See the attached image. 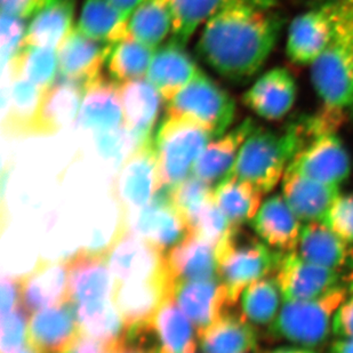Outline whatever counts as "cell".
<instances>
[{
  "mask_svg": "<svg viewBox=\"0 0 353 353\" xmlns=\"http://www.w3.org/2000/svg\"><path fill=\"white\" fill-rule=\"evenodd\" d=\"M283 23L278 14L262 7H228L205 24L196 41V54L221 77L245 81L263 68Z\"/></svg>",
  "mask_w": 353,
  "mask_h": 353,
  "instance_id": "cell-1",
  "label": "cell"
},
{
  "mask_svg": "<svg viewBox=\"0 0 353 353\" xmlns=\"http://www.w3.org/2000/svg\"><path fill=\"white\" fill-rule=\"evenodd\" d=\"M307 143L302 117L283 133L256 127L243 144L227 176L248 182L268 194L283 179L290 161Z\"/></svg>",
  "mask_w": 353,
  "mask_h": 353,
  "instance_id": "cell-2",
  "label": "cell"
},
{
  "mask_svg": "<svg viewBox=\"0 0 353 353\" xmlns=\"http://www.w3.org/2000/svg\"><path fill=\"white\" fill-rule=\"evenodd\" d=\"M334 36L311 69L314 90L325 107L353 109V8L351 0H328Z\"/></svg>",
  "mask_w": 353,
  "mask_h": 353,
  "instance_id": "cell-3",
  "label": "cell"
},
{
  "mask_svg": "<svg viewBox=\"0 0 353 353\" xmlns=\"http://www.w3.org/2000/svg\"><path fill=\"white\" fill-rule=\"evenodd\" d=\"M283 254L245 234L240 227L217 245V278L227 290L231 307L247 287L276 270Z\"/></svg>",
  "mask_w": 353,
  "mask_h": 353,
  "instance_id": "cell-4",
  "label": "cell"
},
{
  "mask_svg": "<svg viewBox=\"0 0 353 353\" xmlns=\"http://www.w3.org/2000/svg\"><path fill=\"white\" fill-rule=\"evenodd\" d=\"M212 140L214 137L198 123L165 116L154 135L160 190H170L190 177Z\"/></svg>",
  "mask_w": 353,
  "mask_h": 353,
  "instance_id": "cell-5",
  "label": "cell"
},
{
  "mask_svg": "<svg viewBox=\"0 0 353 353\" xmlns=\"http://www.w3.org/2000/svg\"><path fill=\"white\" fill-rule=\"evenodd\" d=\"M165 116L191 120L216 139L227 133L234 123L236 102L227 90L200 70L192 81L166 104Z\"/></svg>",
  "mask_w": 353,
  "mask_h": 353,
  "instance_id": "cell-6",
  "label": "cell"
},
{
  "mask_svg": "<svg viewBox=\"0 0 353 353\" xmlns=\"http://www.w3.org/2000/svg\"><path fill=\"white\" fill-rule=\"evenodd\" d=\"M347 293V286H339L314 300L286 302L271 325V332L305 347L323 343L330 334V319L344 303Z\"/></svg>",
  "mask_w": 353,
  "mask_h": 353,
  "instance_id": "cell-7",
  "label": "cell"
},
{
  "mask_svg": "<svg viewBox=\"0 0 353 353\" xmlns=\"http://www.w3.org/2000/svg\"><path fill=\"white\" fill-rule=\"evenodd\" d=\"M160 190L154 137L135 148L120 168L114 183L116 199L126 220L143 210Z\"/></svg>",
  "mask_w": 353,
  "mask_h": 353,
  "instance_id": "cell-8",
  "label": "cell"
},
{
  "mask_svg": "<svg viewBox=\"0 0 353 353\" xmlns=\"http://www.w3.org/2000/svg\"><path fill=\"white\" fill-rule=\"evenodd\" d=\"M107 257L116 285L141 283L167 272L165 253L123 225L108 247Z\"/></svg>",
  "mask_w": 353,
  "mask_h": 353,
  "instance_id": "cell-9",
  "label": "cell"
},
{
  "mask_svg": "<svg viewBox=\"0 0 353 353\" xmlns=\"http://www.w3.org/2000/svg\"><path fill=\"white\" fill-rule=\"evenodd\" d=\"M119 225L147 240L166 254L170 248L190 236L187 221L175 208L168 190L158 191L147 207L126 220H120Z\"/></svg>",
  "mask_w": 353,
  "mask_h": 353,
  "instance_id": "cell-10",
  "label": "cell"
},
{
  "mask_svg": "<svg viewBox=\"0 0 353 353\" xmlns=\"http://www.w3.org/2000/svg\"><path fill=\"white\" fill-rule=\"evenodd\" d=\"M287 170L320 183L339 187L350 175L351 159L340 137L336 134H328L304 145Z\"/></svg>",
  "mask_w": 353,
  "mask_h": 353,
  "instance_id": "cell-11",
  "label": "cell"
},
{
  "mask_svg": "<svg viewBox=\"0 0 353 353\" xmlns=\"http://www.w3.org/2000/svg\"><path fill=\"white\" fill-rule=\"evenodd\" d=\"M334 36V14L330 1L297 15L287 34V57L294 64L307 65L325 52Z\"/></svg>",
  "mask_w": 353,
  "mask_h": 353,
  "instance_id": "cell-12",
  "label": "cell"
},
{
  "mask_svg": "<svg viewBox=\"0 0 353 353\" xmlns=\"http://www.w3.org/2000/svg\"><path fill=\"white\" fill-rule=\"evenodd\" d=\"M276 271V283L286 302L314 300L339 287V271L307 262L294 250L283 254Z\"/></svg>",
  "mask_w": 353,
  "mask_h": 353,
  "instance_id": "cell-13",
  "label": "cell"
},
{
  "mask_svg": "<svg viewBox=\"0 0 353 353\" xmlns=\"http://www.w3.org/2000/svg\"><path fill=\"white\" fill-rule=\"evenodd\" d=\"M68 267L71 303L112 299L116 283L108 263L107 250H80L68 260Z\"/></svg>",
  "mask_w": 353,
  "mask_h": 353,
  "instance_id": "cell-14",
  "label": "cell"
},
{
  "mask_svg": "<svg viewBox=\"0 0 353 353\" xmlns=\"http://www.w3.org/2000/svg\"><path fill=\"white\" fill-rule=\"evenodd\" d=\"M119 90L123 128L133 141L134 147H140L154 137L163 97L147 78L120 83Z\"/></svg>",
  "mask_w": 353,
  "mask_h": 353,
  "instance_id": "cell-15",
  "label": "cell"
},
{
  "mask_svg": "<svg viewBox=\"0 0 353 353\" xmlns=\"http://www.w3.org/2000/svg\"><path fill=\"white\" fill-rule=\"evenodd\" d=\"M297 85L286 68L267 71L243 95V103L259 117L278 121L286 117L296 101Z\"/></svg>",
  "mask_w": 353,
  "mask_h": 353,
  "instance_id": "cell-16",
  "label": "cell"
},
{
  "mask_svg": "<svg viewBox=\"0 0 353 353\" xmlns=\"http://www.w3.org/2000/svg\"><path fill=\"white\" fill-rule=\"evenodd\" d=\"M173 297L185 316L194 323L198 336L232 307L227 290L219 278L176 283Z\"/></svg>",
  "mask_w": 353,
  "mask_h": 353,
  "instance_id": "cell-17",
  "label": "cell"
},
{
  "mask_svg": "<svg viewBox=\"0 0 353 353\" xmlns=\"http://www.w3.org/2000/svg\"><path fill=\"white\" fill-rule=\"evenodd\" d=\"M80 335L76 307L67 302L32 314L28 344L41 353H64Z\"/></svg>",
  "mask_w": 353,
  "mask_h": 353,
  "instance_id": "cell-18",
  "label": "cell"
},
{
  "mask_svg": "<svg viewBox=\"0 0 353 353\" xmlns=\"http://www.w3.org/2000/svg\"><path fill=\"white\" fill-rule=\"evenodd\" d=\"M20 283L21 303L28 312L70 302L68 260H40Z\"/></svg>",
  "mask_w": 353,
  "mask_h": 353,
  "instance_id": "cell-19",
  "label": "cell"
},
{
  "mask_svg": "<svg viewBox=\"0 0 353 353\" xmlns=\"http://www.w3.org/2000/svg\"><path fill=\"white\" fill-rule=\"evenodd\" d=\"M174 287L168 272L141 283H117L112 300L125 328L152 319L163 302L173 296Z\"/></svg>",
  "mask_w": 353,
  "mask_h": 353,
  "instance_id": "cell-20",
  "label": "cell"
},
{
  "mask_svg": "<svg viewBox=\"0 0 353 353\" xmlns=\"http://www.w3.org/2000/svg\"><path fill=\"white\" fill-rule=\"evenodd\" d=\"M112 47V43L92 39L74 28L59 50V76L90 85L101 77Z\"/></svg>",
  "mask_w": 353,
  "mask_h": 353,
  "instance_id": "cell-21",
  "label": "cell"
},
{
  "mask_svg": "<svg viewBox=\"0 0 353 353\" xmlns=\"http://www.w3.org/2000/svg\"><path fill=\"white\" fill-rule=\"evenodd\" d=\"M199 71L185 46L172 38L154 52L147 78L167 104L192 81Z\"/></svg>",
  "mask_w": 353,
  "mask_h": 353,
  "instance_id": "cell-22",
  "label": "cell"
},
{
  "mask_svg": "<svg viewBox=\"0 0 353 353\" xmlns=\"http://www.w3.org/2000/svg\"><path fill=\"white\" fill-rule=\"evenodd\" d=\"M80 125L97 137L123 127L119 85L101 76L87 87L79 114Z\"/></svg>",
  "mask_w": 353,
  "mask_h": 353,
  "instance_id": "cell-23",
  "label": "cell"
},
{
  "mask_svg": "<svg viewBox=\"0 0 353 353\" xmlns=\"http://www.w3.org/2000/svg\"><path fill=\"white\" fill-rule=\"evenodd\" d=\"M283 196L300 221L323 222L330 207L340 196L337 185L320 183L286 170L283 179Z\"/></svg>",
  "mask_w": 353,
  "mask_h": 353,
  "instance_id": "cell-24",
  "label": "cell"
},
{
  "mask_svg": "<svg viewBox=\"0 0 353 353\" xmlns=\"http://www.w3.org/2000/svg\"><path fill=\"white\" fill-rule=\"evenodd\" d=\"M167 272L174 285L216 279V247L190 236L165 254Z\"/></svg>",
  "mask_w": 353,
  "mask_h": 353,
  "instance_id": "cell-25",
  "label": "cell"
},
{
  "mask_svg": "<svg viewBox=\"0 0 353 353\" xmlns=\"http://www.w3.org/2000/svg\"><path fill=\"white\" fill-rule=\"evenodd\" d=\"M250 225L261 239L283 253L293 252L300 241V220L279 194L268 198L261 205Z\"/></svg>",
  "mask_w": 353,
  "mask_h": 353,
  "instance_id": "cell-26",
  "label": "cell"
},
{
  "mask_svg": "<svg viewBox=\"0 0 353 353\" xmlns=\"http://www.w3.org/2000/svg\"><path fill=\"white\" fill-rule=\"evenodd\" d=\"M88 85L59 78L43 92L37 135H52L79 118L80 109Z\"/></svg>",
  "mask_w": 353,
  "mask_h": 353,
  "instance_id": "cell-27",
  "label": "cell"
},
{
  "mask_svg": "<svg viewBox=\"0 0 353 353\" xmlns=\"http://www.w3.org/2000/svg\"><path fill=\"white\" fill-rule=\"evenodd\" d=\"M255 128L254 120L246 118L234 130L210 141L196 163L192 175L215 187L230 173L240 149Z\"/></svg>",
  "mask_w": 353,
  "mask_h": 353,
  "instance_id": "cell-28",
  "label": "cell"
},
{
  "mask_svg": "<svg viewBox=\"0 0 353 353\" xmlns=\"http://www.w3.org/2000/svg\"><path fill=\"white\" fill-rule=\"evenodd\" d=\"M172 12L173 39L187 45L201 24L228 7L253 5L272 10L276 0H168Z\"/></svg>",
  "mask_w": 353,
  "mask_h": 353,
  "instance_id": "cell-29",
  "label": "cell"
},
{
  "mask_svg": "<svg viewBox=\"0 0 353 353\" xmlns=\"http://www.w3.org/2000/svg\"><path fill=\"white\" fill-rule=\"evenodd\" d=\"M297 246L303 260L319 267L339 271L353 262L352 250L323 222L305 224Z\"/></svg>",
  "mask_w": 353,
  "mask_h": 353,
  "instance_id": "cell-30",
  "label": "cell"
},
{
  "mask_svg": "<svg viewBox=\"0 0 353 353\" xmlns=\"http://www.w3.org/2000/svg\"><path fill=\"white\" fill-rule=\"evenodd\" d=\"M76 0H54L34 15L27 27L23 46L59 50L74 30Z\"/></svg>",
  "mask_w": 353,
  "mask_h": 353,
  "instance_id": "cell-31",
  "label": "cell"
},
{
  "mask_svg": "<svg viewBox=\"0 0 353 353\" xmlns=\"http://www.w3.org/2000/svg\"><path fill=\"white\" fill-rule=\"evenodd\" d=\"M201 353H250L257 344L256 332L243 316L228 311L199 336Z\"/></svg>",
  "mask_w": 353,
  "mask_h": 353,
  "instance_id": "cell-32",
  "label": "cell"
},
{
  "mask_svg": "<svg viewBox=\"0 0 353 353\" xmlns=\"http://www.w3.org/2000/svg\"><path fill=\"white\" fill-rule=\"evenodd\" d=\"M76 28L87 37L112 45L130 36L128 19L111 0H85Z\"/></svg>",
  "mask_w": 353,
  "mask_h": 353,
  "instance_id": "cell-33",
  "label": "cell"
},
{
  "mask_svg": "<svg viewBox=\"0 0 353 353\" xmlns=\"http://www.w3.org/2000/svg\"><path fill=\"white\" fill-rule=\"evenodd\" d=\"M161 343V353H196L199 336L196 327L170 296L152 318Z\"/></svg>",
  "mask_w": 353,
  "mask_h": 353,
  "instance_id": "cell-34",
  "label": "cell"
},
{
  "mask_svg": "<svg viewBox=\"0 0 353 353\" xmlns=\"http://www.w3.org/2000/svg\"><path fill=\"white\" fill-rule=\"evenodd\" d=\"M43 92L23 78H12L6 128L10 135H37L38 119Z\"/></svg>",
  "mask_w": 353,
  "mask_h": 353,
  "instance_id": "cell-35",
  "label": "cell"
},
{
  "mask_svg": "<svg viewBox=\"0 0 353 353\" xmlns=\"http://www.w3.org/2000/svg\"><path fill=\"white\" fill-rule=\"evenodd\" d=\"M263 194L253 184L232 176L224 177L214 187V201L234 227L253 220Z\"/></svg>",
  "mask_w": 353,
  "mask_h": 353,
  "instance_id": "cell-36",
  "label": "cell"
},
{
  "mask_svg": "<svg viewBox=\"0 0 353 353\" xmlns=\"http://www.w3.org/2000/svg\"><path fill=\"white\" fill-rule=\"evenodd\" d=\"M81 333L105 344H116L123 339V320L112 299L76 304Z\"/></svg>",
  "mask_w": 353,
  "mask_h": 353,
  "instance_id": "cell-37",
  "label": "cell"
},
{
  "mask_svg": "<svg viewBox=\"0 0 353 353\" xmlns=\"http://www.w3.org/2000/svg\"><path fill=\"white\" fill-rule=\"evenodd\" d=\"M170 31L172 12L168 0H147L128 20L130 37L151 50H158Z\"/></svg>",
  "mask_w": 353,
  "mask_h": 353,
  "instance_id": "cell-38",
  "label": "cell"
},
{
  "mask_svg": "<svg viewBox=\"0 0 353 353\" xmlns=\"http://www.w3.org/2000/svg\"><path fill=\"white\" fill-rule=\"evenodd\" d=\"M12 78L20 77L39 90H48L59 74V50L43 47L22 46L10 64Z\"/></svg>",
  "mask_w": 353,
  "mask_h": 353,
  "instance_id": "cell-39",
  "label": "cell"
},
{
  "mask_svg": "<svg viewBox=\"0 0 353 353\" xmlns=\"http://www.w3.org/2000/svg\"><path fill=\"white\" fill-rule=\"evenodd\" d=\"M154 52L130 36L114 43L107 62L111 80L120 85L147 78Z\"/></svg>",
  "mask_w": 353,
  "mask_h": 353,
  "instance_id": "cell-40",
  "label": "cell"
},
{
  "mask_svg": "<svg viewBox=\"0 0 353 353\" xmlns=\"http://www.w3.org/2000/svg\"><path fill=\"white\" fill-rule=\"evenodd\" d=\"M283 297L276 278H263L247 287L241 294L240 307L243 319L263 326L274 321Z\"/></svg>",
  "mask_w": 353,
  "mask_h": 353,
  "instance_id": "cell-41",
  "label": "cell"
},
{
  "mask_svg": "<svg viewBox=\"0 0 353 353\" xmlns=\"http://www.w3.org/2000/svg\"><path fill=\"white\" fill-rule=\"evenodd\" d=\"M190 234L205 240L216 247L234 230V224L228 220L213 200L203 205L196 213L187 219Z\"/></svg>",
  "mask_w": 353,
  "mask_h": 353,
  "instance_id": "cell-42",
  "label": "cell"
},
{
  "mask_svg": "<svg viewBox=\"0 0 353 353\" xmlns=\"http://www.w3.org/2000/svg\"><path fill=\"white\" fill-rule=\"evenodd\" d=\"M168 192L174 206L185 221L203 205L214 199V187L194 175L188 177L187 180Z\"/></svg>",
  "mask_w": 353,
  "mask_h": 353,
  "instance_id": "cell-43",
  "label": "cell"
},
{
  "mask_svg": "<svg viewBox=\"0 0 353 353\" xmlns=\"http://www.w3.org/2000/svg\"><path fill=\"white\" fill-rule=\"evenodd\" d=\"M29 321L28 311L22 304L1 316V353H17L27 347Z\"/></svg>",
  "mask_w": 353,
  "mask_h": 353,
  "instance_id": "cell-44",
  "label": "cell"
},
{
  "mask_svg": "<svg viewBox=\"0 0 353 353\" xmlns=\"http://www.w3.org/2000/svg\"><path fill=\"white\" fill-rule=\"evenodd\" d=\"M345 243H353V196H340L323 222Z\"/></svg>",
  "mask_w": 353,
  "mask_h": 353,
  "instance_id": "cell-45",
  "label": "cell"
},
{
  "mask_svg": "<svg viewBox=\"0 0 353 353\" xmlns=\"http://www.w3.org/2000/svg\"><path fill=\"white\" fill-rule=\"evenodd\" d=\"M1 57L3 64L10 63L23 46L27 27L24 20L1 14Z\"/></svg>",
  "mask_w": 353,
  "mask_h": 353,
  "instance_id": "cell-46",
  "label": "cell"
},
{
  "mask_svg": "<svg viewBox=\"0 0 353 353\" xmlns=\"http://www.w3.org/2000/svg\"><path fill=\"white\" fill-rule=\"evenodd\" d=\"M54 0H0L1 14L27 20L53 3Z\"/></svg>",
  "mask_w": 353,
  "mask_h": 353,
  "instance_id": "cell-47",
  "label": "cell"
},
{
  "mask_svg": "<svg viewBox=\"0 0 353 353\" xmlns=\"http://www.w3.org/2000/svg\"><path fill=\"white\" fill-rule=\"evenodd\" d=\"M20 304H22L21 303L20 279L5 276L1 283V301H0L1 316L10 314Z\"/></svg>",
  "mask_w": 353,
  "mask_h": 353,
  "instance_id": "cell-48",
  "label": "cell"
},
{
  "mask_svg": "<svg viewBox=\"0 0 353 353\" xmlns=\"http://www.w3.org/2000/svg\"><path fill=\"white\" fill-rule=\"evenodd\" d=\"M332 327L337 336L353 339V296L339 307Z\"/></svg>",
  "mask_w": 353,
  "mask_h": 353,
  "instance_id": "cell-49",
  "label": "cell"
},
{
  "mask_svg": "<svg viewBox=\"0 0 353 353\" xmlns=\"http://www.w3.org/2000/svg\"><path fill=\"white\" fill-rule=\"evenodd\" d=\"M118 343L110 345L81 333L77 341L64 353H110Z\"/></svg>",
  "mask_w": 353,
  "mask_h": 353,
  "instance_id": "cell-50",
  "label": "cell"
},
{
  "mask_svg": "<svg viewBox=\"0 0 353 353\" xmlns=\"http://www.w3.org/2000/svg\"><path fill=\"white\" fill-rule=\"evenodd\" d=\"M147 0H111V3L130 20V15L137 7H140Z\"/></svg>",
  "mask_w": 353,
  "mask_h": 353,
  "instance_id": "cell-51",
  "label": "cell"
},
{
  "mask_svg": "<svg viewBox=\"0 0 353 353\" xmlns=\"http://www.w3.org/2000/svg\"><path fill=\"white\" fill-rule=\"evenodd\" d=\"M332 353H353V339L335 342L332 347Z\"/></svg>",
  "mask_w": 353,
  "mask_h": 353,
  "instance_id": "cell-52",
  "label": "cell"
},
{
  "mask_svg": "<svg viewBox=\"0 0 353 353\" xmlns=\"http://www.w3.org/2000/svg\"><path fill=\"white\" fill-rule=\"evenodd\" d=\"M271 353H311L310 351L302 350V349H278Z\"/></svg>",
  "mask_w": 353,
  "mask_h": 353,
  "instance_id": "cell-53",
  "label": "cell"
},
{
  "mask_svg": "<svg viewBox=\"0 0 353 353\" xmlns=\"http://www.w3.org/2000/svg\"><path fill=\"white\" fill-rule=\"evenodd\" d=\"M17 353H41L38 351L37 349H34V347H31L30 344H28L27 347H23L22 350L17 351Z\"/></svg>",
  "mask_w": 353,
  "mask_h": 353,
  "instance_id": "cell-54",
  "label": "cell"
},
{
  "mask_svg": "<svg viewBox=\"0 0 353 353\" xmlns=\"http://www.w3.org/2000/svg\"><path fill=\"white\" fill-rule=\"evenodd\" d=\"M347 288L349 290V292H353V269L347 278Z\"/></svg>",
  "mask_w": 353,
  "mask_h": 353,
  "instance_id": "cell-55",
  "label": "cell"
},
{
  "mask_svg": "<svg viewBox=\"0 0 353 353\" xmlns=\"http://www.w3.org/2000/svg\"><path fill=\"white\" fill-rule=\"evenodd\" d=\"M110 353H125V350H123V339H121L119 343L114 347V350L111 351Z\"/></svg>",
  "mask_w": 353,
  "mask_h": 353,
  "instance_id": "cell-56",
  "label": "cell"
},
{
  "mask_svg": "<svg viewBox=\"0 0 353 353\" xmlns=\"http://www.w3.org/2000/svg\"><path fill=\"white\" fill-rule=\"evenodd\" d=\"M351 3H352V8H353V0H351Z\"/></svg>",
  "mask_w": 353,
  "mask_h": 353,
  "instance_id": "cell-57",
  "label": "cell"
}]
</instances>
